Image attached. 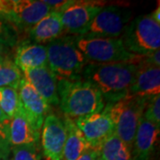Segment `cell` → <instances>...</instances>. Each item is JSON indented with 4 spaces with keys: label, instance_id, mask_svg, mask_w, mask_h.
<instances>
[{
    "label": "cell",
    "instance_id": "obj_31",
    "mask_svg": "<svg viewBox=\"0 0 160 160\" xmlns=\"http://www.w3.org/2000/svg\"><path fill=\"white\" fill-rule=\"evenodd\" d=\"M10 121V118H8L7 117H6L5 113L2 111V109L0 108V123H7V122H9Z\"/></svg>",
    "mask_w": 160,
    "mask_h": 160
},
{
    "label": "cell",
    "instance_id": "obj_16",
    "mask_svg": "<svg viewBox=\"0 0 160 160\" xmlns=\"http://www.w3.org/2000/svg\"><path fill=\"white\" fill-rule=\"evenodd\" d=\"M13 62L21 71L48 66L46 45L33 43L29 39L19 42L15 46Z\"/></svg>",
    "mask_w": 160,
    "mask_h": 160
},
{
    "label": "cell",
    "instance_id": "obj_3",
    "mask_svg": "<svg viewBox=\"0 0 160 160\" xmlns=\"http://www.w3.org/2000/svg\"><path fill=\"white\" fill-rule=\"evenodd\" d=\"M46 46L48 67L57 79L81 78L88 61L78 48L73 36L64 35Z\"/></svg>",
    "mask_w": 160,
    "mask_h": 160
},
{
    "label": "cell",
    "instance_id": "obj_20",
    "mask_svg": "<svg viewBox=\"0 0 160 160\" xmlns=\"http://www.w3.org/2000/svg\"><path fill=\"white\" fill-rule=\"evenodd\" d=\"M99 153L102 160H132L131 148L114 132L102 143Z\"/></svg>",
    "mask_w": 160,
    "mask_h": 160
},
{
    "label": "cell",
    "instance_id": "obj_23",
    "mask_svg": "<svg viewBox=\"0 0 160 160\" xmlns=\"http://www.w3.org/2000/svg\"><path fill=\"white\" fill-rule=\"evenodd\" d=\"M12 160H41L38 143L12 147Z\"/></svg>",
    "mask_w": 160,
    "mask_h": 160
},
{
    "label": "cell",
    "instance_id": "obj_6",
    "mask_svg": "<svg viewBox=\"0 0 160 160\" xmlns=\"http://www.w3.org/2000/svg\"><path fill=\"white\" fill-rule=\"evenodd\" d=\"M76 45L88 62L112 63L133 62L142 56L132 54L125 48L120 38H85L73 36Z\"/></svg>",
    "mask_w": 160,
    "mask_h": 160
},
{
    "label": "cell",
    "instance_id": "obj_25",
    "mask_svg": "<svg viewBox=\"0 0 160 160\" xmlns=\"http://www.w3.org/2000/svg\"><path fill=\"white\" fill-rule=\"evenodd\" d=\"M143 118L160 126V94L149 98L143 112Z\"/></svg>",
    "mask_w": 160,
    "mask_h": 160
},
{
    "label": "cell",
    "instance_id": "obj_10",
    "mask_svg": "<svg viewBox=\"0 0 160 160\" xmlns=\"http://www.w3.org/2000/svg\"><path fill=\"white\" fill-rule=\"evenodd\" d=\"M41 146L46 160H62L66 141L64 120L53 113L46 116L40 131Z\"/></svg>",
    "mask_w": 160,
    "mask_h": 160
},
{
    "label": "cell",
    "instance_id": "obj_11",
    "mask_svg": "<svg viewBox=\"0 0 160 160\" xmlns=\"http://www.w3.org/2000/svg\"><path fill=\"white\" fill-rule=\"evenodd\" d=\"M17 90L23 113L31 126L40 132L46 116L50 114L51 106L24 78L21 80Z\"/></svg>",
    "mask_w": 160,
    "mask_h": 160
},
{
    "label": "cell",
    "instance_id": "obj_29",
    "mask_svg": "<svg viewBox=\"0 0 160 160\" xmlns=\"http://www.w3.org/2000/svg\"><path fill=\"white\" fill-rule=\"evenodd\" d=\"M12 49L0 43V59L12 58Z\"/></svg>",
    "mask_w": 160,
    "mask_h": 160
},
{
    "label": "cell",
    "instance_id": "obj_30",
    "mask_svg": "<svg viewBox=\"0 0 160 160\" xmlns=\"http://www.w3.org/2000/svg\"><path fill=\"white\" fill-rule=\"evenodd\" d=\"M160 7H159V5L158 6V8L156 9V10H154V12H151L150 13V15H151V17H152V19L154 20L156 22L159 23L160 24Z\"/></svg>",
    "mask_w": 160,
    "mask_h": 160
},
{
    "label": "cell",
    "instance_id": "obj_5",
    "mask_svg": "<svg viewBox=\"0 0 160 160\" xmlns=\"http://www.w3.org/2000/svg\"><path fill=\"white\" fill-rule=\"evenodd\" d=\"M120 38L127 51L145 56L160 49V24L150 13L133 18L127 24Z\"/></svg>",
    "mask_w": 160,
    "mask_h": 160
},
{
    "label": "cell",
    "instance_id": "obj_7",
    "mask_svg": "<svg viewBox=\"0 0 160 160\" xmlns=\"http://www.w3.org/2000/svg\"><path fill=\"white\" fill-rule=\"evenodd\" d=\"M52 10L38 0H0V16L16 29L27 32Z\"/></svg>",
    "mask_w": 160,
    "mask_h": 160
},
{
    "label": "cell",
    "instance_id": "obj_4",
    "mask_svg": "<svg viewBox=\"0 0 160 160\" xmlns=\"http://www.w3.org/2000/svg\"><path fill=\"white\" fill-rule=\"evenodd\" d=\"M149 99L128 95L117 102L105 104L114 126V133L131 149Z\"/></svg>",
    "mask_w": 160,
    "mask_h": 160
},
{
    "label": "cell",
    "instance_id": "obj_19",
    "mask_svg": "<svg viewBox=\"0 0 160 160\" xmlns=\"http://www.w3.org/2000/svg\"><path fill=\"white\" fill-rule=\"evenodd\" d=\"M64 123L66 126V141L62 160H77L91 148L74 120L66 118Z\"/></svg>",
    "mask_w": 160,
    "mask_h": 160
},
{
    "label": "cell",
    "instance_id": "obj_12",
    "mask_svg": "<svg viewBox=\"0 0 160 160\" xmlns=\"http://www.w3.org/2000/svg\"><path fill=\"white\" fill-rule=\"evenodd\" d=\"M73 120L92 149H99L102 143L114 132L112 121L105 107L100 112Z\"/></svg>",
    "mask_w": 160,
    "mask_h": 160
},
{
    "label": "cell",
    "instance_id": "obj_21",
    "mask_svg": "<svg viewBox=\"0 0 160 160\" xmlns=\"http://www.w3.org/2000/svg\"><path fill=\"white\" fill-rule=\"evenodd\" d=\"M22 78L21 69L16 66L12 58L0 59V88L12 87L18 89Z\"/></svg>",
    "mask_w": 160,
    "mask_h": 160
},
{
    "label": "cell",
    "instance_id": "obj_13",
    "mask_svg": "<svg viewBox=\"0 0 160 160\" xmlns=\"http://www.w3.org/2000/svg\"><path fill=\"white\" fill-rule=\"evenodd\" d=\"M22 73L23 78L36 89L50 106L59 104L56 76L48 66L37 69H25Z\"/></svg>",
    "mask_w": 160,
    "mask_h": 160
},
{
    "label": "cell",
    "instance_id": "obj_32",
    "mask_svg": "<svg viewBox=\"0 0 160 160\" xmlns=\"http://www.w3.org/2000/svg\"><path fill=\"white\" fill-rule=\"evenodd\" d=\"M96 160H102V158H101L99 157V158H97V159H96Z\"/></svg>",
    "mask_w": 160,
    "mask_h": 160
},
{
    "label": "cell",
    "instance_id": "obj_27",
    "mask_svg": "<svg viewBox=\"0 0 160 160\" xmlns=\"http://www.w3.org/2000/svg\"><path fill=\"white\" fill-rule=\"evenodd\" d=\"M138 64L145 66L160 67V49L149 53L148 55L142 56Z\"/></svg>",
    "mask_w": 160,
    "mask_h": 160
},
{
    "label": "cell",
    "instance_id": "obj_22",
    "mask_svg": "<svg viewBox=\"0 0 160 160\" xmlns=\"http://www.w3.org/2000/svg\"><path fill=\"white\" fill-rule=\"evenodd\" d=\"M0 108L8 118L11 119L20 108L18 90L12 87L0 88Z\"/></svg>",
    "mask_w": 160,
    "mask_h": 160
},
{
    "label": "cell",
    "instance_id": "obj_17",
    "mask_svg": "<svg viewBox=\"0 0 160 160\" xmlns=\"http://www.w3.org/2000/svg\"><path fill=\"white\" fill-rule=\"evenodd\" d=\"M129 95L150 98L160 92V67L139 65Z\"/></svg>",
    "mask_w": 160,
    "mask_h": 160
},
{
    "label": "cell",
    "instance_id": "obj_8",
    "mask_svg": "<svg viewBox=\"0 0 160 160\" xmlns=\"http://www.w3.org/2000/svg\"><path fill=\"white\" fill-rule=\"evenodd\" d=\"M132 11L118 6H103L81 35L85 38H120L132 21Z\"/></svg>",
    "mask_w": 160,
    "mask_h": 160
},
{
    "label": "cell",
    "instance_id": "obj_28",
    "mask_svg": "<svg viewBox=\"0 0 160 160\" xmlns=\"http://www.w3.org/2000/svg\"><path fill=\"white\" fill-rule=\"evenodd\" d=\"M100 157L99 149H89L83 155H81L77 160H96Z\"/></svg>",
    "mask_w": 160,
    "mask_h": 160
},
{
    "label": "cell",
    "instance_id": "obj_9",
    "mask_svg": "<svg viewBox=\"0 0 160 160\" xmlns=\"http://www.w3.org/2000/svg\"><path fill=\"white\" fill-rule=\"evenodd\" d=\"M103 6L100 1H74L62 12L64 34L81 36Z\"/></svg>",
    "mask_w": 160,
    "mask_h": 160
},
{
    "label": "cell",
    "instance_id": "obj_26",
    "mask_svg": "<svg viewBox=\"0 0 160 160\" xmlns=\"http://www.w3.org/2000/svg\"><path fill=\"white\" fill-rule=\"evenodd\" d=\"M9 122L0 123V160H8L12 153V146L8 136Z\"/></svg>",
    "mask_w": 160,
    "mask_h": 160
},
{
    "label": "cell",
    "instance_id": "obj_14",
    "mask_svg": "<svg viewBox=\"0 0 160 160\" xmlns=\"http://www.w3.org/2000/svg\"><path fill=\"white\" fill-rule=\"evenodd\" d=\"M159 132L160 126H156L142 117L132 143V160H150L158 140Z\"/></svg>",
    "mask_w": 160,
    "mask_h": 160
},
{
    "label": "cell",
    "instance_id": "obj_18",
    "mask_svg": "<svg viewBox=\"0 0 160 160\" xmlns=\"http://www.w3.org/2000/svg\"><path fill=\"white\" fill-rule=\"evenodd\" d=\"M8 136L12 147L38 144L40 141V132L37 131L20 108L12 118L8 126Z\"/></svg>",
    "mask_w": 160,
    "mask_h": 160
},
{
    "label": "cell",
    "instance_id": "obj_2",
    "mask_svg": "<svg viewBox=\"0 0 160 160\" xmlns=\"http://www.w3.org/2000/svg\"><path fill=\"white\" fill-rule=\"evenodd\" d=\"M57 80L58 105L68 118L76 119L104 109L105 102L102 93L89 82L82 78Z\"/></svg>",
    "mask_w": 160,
    "mask_h": 160
},
{
    "label": "cell",
    "instance_id": "obj_15",
    "mask_svg": "<svg viewBox=\"0 0 160 160\" xmlns=\"http://www.w3.org/2000/svg\"><path fill=\"white\" fill-rule=\"evenodd\" d=\"M28 34L29 41L40 45H47L64 36L62 12H48L29 29Z\"/></svg>",
    "mask_w": 160,
    "mask_h": 160
},
{
    "label": "cell",
    "instance_id": "obj_24",
    "mask_svg": "<svg viewBox=\"0 0 160 160\" xmlns=\"http://www.w3.org/2000/svg\"><path fill=\"white\" fill-rule=\"evenodd\" d=\"M19 42L20 40L17 30L0 16V43L13 49Z\"/></svg>",
    "mask_w": 160,
    "mask_h": 160
},
{
    "label": "cell",
    "instance_id": "obj_1",
    "mask_svg": "<svg viewBox=\"0 0 160 160\" xmlns=\"http://www.w3.org/2000/svg\"><path fill=\"white\" fill-rule=\"evenodd\" d=\"M133 62L112 63L88 62L81 78L97 88L105 104L115 103L129 95V89L137 72Z\"/></svg>",
    "mask_w": 160,
    "mask_h": 160
}]
</instances>
